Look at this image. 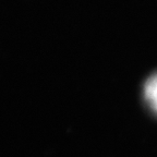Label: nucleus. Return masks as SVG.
I'll list each match as a JSON object with an SVG mask.
<instances>
[{"label": "nucleus", "instance_id": "f257e3e1", "mask_svg": "<svg viewBox=\"0 0 157 157\" xmlns=\"http://www.w3.org/2000/svg\"><path fill=\"white\" fill-rule=\"evenodd\" d=\"M144 98L147 105L157 113V73L147 78L144 84Z\"/></svg>", "mask_w": 157, "mask_h": 157}]
</instances>
